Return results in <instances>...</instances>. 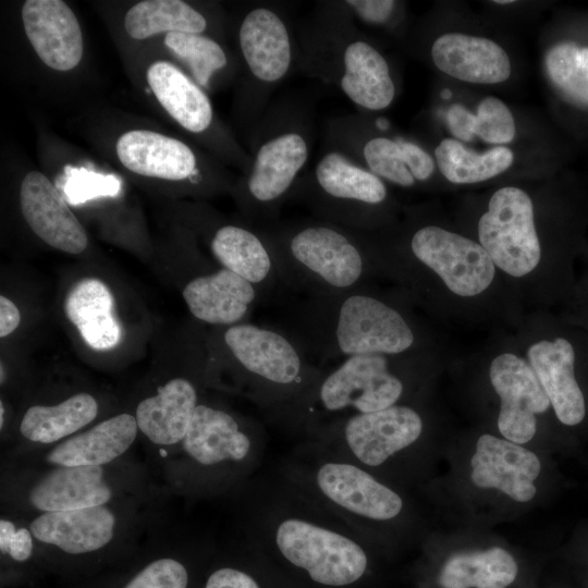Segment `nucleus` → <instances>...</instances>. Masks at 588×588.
<instances>
[{"instance_id": "nucleus-21", "label": "nucleus", "mask_w": 588, "mask_h": 588, "mask_svg": "<svg viewBox=\"0 0 588 588\" xmlns=\"http://www.w3.org/2000/svg\"><path fill=\"white\" fill-rule=\"evenodd\" d=\"M209 249L221 267L253 284L259 293L267 295L282 284L264 233L238 224H222L213 231Z\"/></svg>"}, {"instance_id": "nucleus-1", "label": "nucleus", "mask_w": 588, "mask_h": 588, "mask_svg": "<svg viewBox=\"0 0 588 588\" xmlns=\"http://www.w3.org/2000/svg\"><path fill=\"white\" fill-rule=\"evenodd\" d=\"M315 584L346 588L366 574V540L280 478L256 502L253 539Z\"/></svg>"}, {"instance_id": "nucleus-5", "label": "nucleus", "mask_w": 588, "mask_h": 588, "mask_svg": "<svg viewBox=\"0 0 588 588\" xmlns=\"http://www.w3.org/2000/svg\"><path fill=\"white\" fill-rule=\"evenodd\" d=\"M222 345L244 379L247 393L274 422L323 372L297 338L284 330L249 322L228 326Z\"/></svg>"}, {"instance_id": "nucleus-31", "label": "nucleus", "mask_w": 588, "mask_h": 588, "mask_svg": "<svg viewBox=\"0 0 588 588\" xmlns=\"http://www.w3.org/2000/svg\"><path fill=\"white\" fill-rule=\"evenodd\" d=\"M97 414L96 399L81 392L56 405L30 406L21 420L20 432L32 442L53 443L88 425Z\"/></svg>"}, {"instance_id": "nucleus-32", "label": "nucleus", "mask_w": 588, "mask_h": 588, "mask_svg": "<svg viewBox=\"0 0 588 588\" xmlns=\"http://www.w3.org/2000/svg\"><path fill=\"white\" fill-rule=\"evenodd\" d=\"M207 19L181 0H143L132 5L124 16L126 34L137 40L164 33L204 34Z\"/></svg>"}, {"instance_id": "nucleus-16", "label": "nucleus", "mask_w": 588, "mask_h": 588, "mask_svg": "<svg viewBox=\"0 0 588 588\" xmlns=\"http://www.w3.org/2000/svg\"><path fill=\"white\" fill-rule=\"evenodd\" d=\"M470 466L471 480L480 488L498 489L517 502H528L536 494L540 461L518 443L482 434Z\"/></svg>"}, {"instance_id": "nucleus-22", "label": "nucleus", "mask_w": 588, "mask_h": 588, "mask_svg": "<svg viewBox=\"0 0 588 588\" xmlns=\"http://www.w3.org/2000/svg\"><path fill=\"white\" fill-rule=\"evenodd\" d=\"M115 516L105 505L72 511L44 512L32 520L34 538L70 554L97 551L114 535Z\"/></svg>"}, {"instance_id": "nucleus-33", "label": "nucleus", "mask_w": 588, "mask_h": 588, "mask_svg": "<svg viewBox=\"0 0 588 588\" xmlns=\"http://www.w3.org/2000/svg\"><path fill=\"white\" fill-rule=\"evenodd\" d=\"M544 69L559 97L571 108L588 113V44L556 41L546 53Z\"/></svg>"}, {"instance_id": "nucleus-4", "label": "nucleus", "mask_w": 588, "mask_h": 588, "mask_svg": "<svg viewBox=\"0 0 588 588\" xmlns=\"http://www.w3.org/2000/svg\"><path fill=\"white\" fill-rule=\"evenodd\" d=\"M283 285L318 296L366 286L379 257L355 231L319 220L264 233Z\"/></svg>"}, {"instance_id": "nucleus-3", "label": "nucleus", "mask_w": 588, "mask_h": 588, "mask_svg": "<svg viewBox=\"0 0 588 588\" xmlns=\"http://www.w3.org/2000/svg\"><path fill=\"white\" fill-rule=\"evenodd\" d=\"M280 479L313 505L341 520L366 541L376 527L399 519L403 497L382 478L304 439L283 461Z\"/></svg>"}, {"instance_id": "nucleus-9", "label": "nucleus", "mask_w": 588, "mask_h": 588, "mask_svg": "<svg viewBox=\"0 0 588 588\" xmlns=\"http://www.w3.org/2000/svg\"><path fill=\"white\" fill-rule=\"evenodd\" d=\"M182 446L203 469L243 474L260 462L265 436L257 425L245 424L231 412L198 403Z\"/></svg>"}, {"instance_id": "nucleus-41", "label": "nucleus", "mask_w": 588, "mask_h": 588, "mask_svg": "<svg viewBox=\"0 0 588 588\" xmlns=\"http://www.w3.org/2000/svg\"><path fill=\"white\" fill-rule=\"evenodd\" d=\"M205 588H261V585L246 571L222 566L209 575Z\"/></svg>"}, {"instance_id": "nucleus-20", "label": "nucleus", "mask_w": 588, "mask_h": 588, "mask_svg": "<svg viewBox=\"0 0 588 588\" xmlns=\"http://www.w3.org/2000/svg\"><path fill=\"white\" fill-rule=\"evenodd\" d=\"M182 294L196 319L225 327L242 322L259 296L253 284L223 267L189 279Z\"/></svg>"}, {"instance_id": "nucleus-17", "label": "nucleus", "mask_w": 588, "mask_h": 588, "mask_svg": "<svg viewBox=\"0 0 588 588\" xmlns=\"http://www.w3.org/2000/svg\"><path fill=\"white\" fill-rule=\"evenodd\" d=\"M115 154L130 172L166 181L194 177L198 159L184 142L150 130H130L117 140Z\"/></svg>"}, {"instance_id": "nucleus-10", "label": "nucleus", "mask_w": 588, "mask_h": 588, "mask_svg": "<svg viewBox=\"0 0 588 588\" xmlns=\"http://www.w3.org/2000/svg\"><path fill=\"white\" fill-rule=\"evenodd\" d=\"M408 253L414 264L434 273L462 297L482 293L495 274L493 261L479 243L438 225L416 229Z\"/></svg>"}, {"instance_id": "nucleus-25", "label": "nucleus", "mask_w": 588, "mask_h": 588, "mask_svg": "<svg viewBox=\"0 0 588 588\" xmlns=\"http://www.w3.org/2000/svg\"><path fill=\"white\" fill-rule=\"evenodd\" d=\"M197 405L193 382L173 378L159 387L155 395L139 402L135 413L138 430L155 444L182 443Z\"/></svg>"}, {"instance_id": "nucleus-6", "label": "nucleus", "mask_w": 588, "mask_h": 588, "mask_svg": "<svg viewBox=\"0 0 588 588\" xmlns=\"http://www.w3.org/2000/svg\"><path fill=\"white\" fill-rule=\"evenodd\" d=\"M425 422L412 406L356 414L320 425L304 438L314 440L376 475L421 438Z\"/></svg>"}, {"instance_id": "nucleus-37", "label": "nucleus", "mask_w": 588, "mask_h": 588, "mask_svg": "<svg viewBox=\"0 0 588 588\" xmlns=\"http://www.w3.org/2000/svg\"><path fill=\"white\" fill-rule=\"evenodd\" d=\"M63 191L68 200L76 205L100 196H115L120 191V182L112 175L86 169H69Z\"/></svg>"}, {"instance_id": "nucleus-24", "label": "nucleus", "mask_w": 588, "mask_h": 588, "mask_svg": "<svg viewBox=\"0 0 588 588\" xmlns=\"http://www.w3.org/2000/svg\"><path fill=\"white\" fill-rule=\"evenodd\" d=\"M112 490L101 466H57L29 491L30 504L41 512H60L103 505Z\"/></svg>"}, {"instance_id": "nucleus-30", "label": "nucleus", "mask_w": 588, "mask_h": 588, "mask_svg": "<svg viewBox=\"0 0 588 588\" xmlns=\"http://www.w3.org/2000/svg\"><path fill=\"white\" fill-rule=\"evenodd\" d=\"M518 572L515 559L504 549L457 553L442 566L438 581L442 588H506Z\"/></svg>"}, {"instance_id": "nucleus-42", "label": "nucleus", "mask_w": 588, "mask_h": 588, "mask_svg": "<svg viewBox=\"0 0 588 588\" xmlns=\"http://www.w3.org/2000/svg\"><path fill=\"white\" fill-rule=\"evenodd\" d=\"M450 132L461 140L469 142L474 138L475 114L461 105H453L446 113Z\"/></svg>"}, {"instance_id": "nucleus-44", "label": "nucleus", "mask_w": 588, "mask_h": 588, "mask_svg": "<svg viewBox=\"0 0 588 588\" xmlns=\"http://www.w3.org/2000/svg\"><path fill=\"white\" fill-rule=\"evenodd\" d=\"M576 309L578 310L581 319L580 321L588 327V278L580 289L576 299Z\"/></svg>"}, {"instance_id": "nucleus-39", "label": "nucleus", "mask_w": 588, "mask_h": 588, "mask_svg": "<svg viewBox=\"0 0 588 588\" xmlns=\"http://www.w3.org/2000/svg\"><path fill=\"white\" fill-rule=\"evenodd\" d=\"M0 550L17 562H24L33 552V535L26 528L16 529L8 519L0 520Z\"/></svg>"}, {"instance_id": "nucleus-36", "label": "nucleus", "mask_w": 588, "mask_h": 588, "mask_svg": "<svg viewBox=\"0 0 588 588\" xmlns=\"http://www.w3.org/2000/svg\"><path fill=\"white\" fill-rule=\"evenodd\" d=\"M475 136L490 144H507L515 137V122L507 106L497 97H487L475 114Z\"/></svg>"}, {"instance_id": "nucleus-7", "label": "nucleus", "mask_w": 588, "mask_h": 588, "mask_svg": "<svg viewBox=\"0 0 588 588\" xmlns=\"http://www.w3.org/2000/svg\"><path fill=\"white\" fill-rule=\"evenodd\" d=\"M313 187L307 199L320 220L355 231L367 228L368 210L388 197L380 177L340 150H329L318 160Z\"/></svg>"}, {"instance_id": "nucleus-8", "label": "nucleus", "mask_w": 588, "mask_h": 588, "mask_svg": "<svg viewBox=\"0 0 588 588\" xmlns=\"http://www.w3.org/2000/svg\"><path fill=\"white\" fill-rule=\"evenodd\" d=\"M478 237L494 266L512 277L530 273L541 260L532 201L518 187H502L491 196Z\"/></svg>"}, {"instance_id": "nucleus-35", "label": "nucleus", "mask_w": 588, "mask_h": 588, "mask_svg": "<svg viewBox=\"0 0 588 588\" xmlns=\"http://www.w3.org/2000/svg\"><path fill=\"white\" fill-rule=\"evenodd\" d=\"M163 42L187 65L200 87H208L213 75L228 65L222 46L205 34L168 33Z\"/></svg>"}, {"instance_id": "nucleus-28", "label": "nucleus", "mask_w": 588, "mask_h": 588, "mask_svg": "<svg viewBox=\"0 0 588 588\" xmlns=\"http://www.w3.org/2000/svg\"><path fill=\"white\" fill-rule=\"evenodd\" d=\"M113 305L112 293L105 282L84 278L68 292L64 313L89 347L107 351L119 344L122 334Z\"/></svg>"}, {"instance_id": "nucleus-46", "label": "nucleus", "mask_w": 588, "mask_h": 588, "mask_svg": "<svg viewBox=\"0 0 588 588\" xmlns=\"http://www.w3.org/2000/svg\"><path fill=\"white\" fill-rule=\"evenodd\" d=\"M441 96L444 99H449L452 96V93L449 89H444V90H442Z\"/></svg>"}, {"instance_id": "nucleus-19", "label": "nucleus", "mask_w": 588, "mask_h": 588, "mask_svg": "<svg viewBox=\"0 0 588 588\" xmlns=\"http://www.w3.org/2000/svg\"><path fill=\"white\" fill-rule=\"evenodd\" d=\"M431 58L441 72L467 83L498 84L511 75L507 53L483 37L443 34L433 41Z\"/></svg>"}, {"instance_id": "nucleus-29", "label": "nucleus", "mask_w": 588, "mask_h": 588, "mask_svg": "<svg viewBox=\"0 0 588 588\" xmlns=\"http://www.w3.org/2000/svg\"><path fill=\"white\" fill-rule=\"evenodd\" d=\"M360 152L366 169L402 187L426 181L434 171V161L425 149L400 137H370L362 145Z\"/></svg>"}, {"instance_id": "nucleus-26", "label": "nucleus", "mask_w": 588, "mask_h": 588, "mask_svg": "<svg viewBox=\"0 0 588 588\" xmlns=\"http://www.w3.org/2000/svg\"><path fill=\"white\" fill-rule=\"evenodd\" d=\"M146 81L166 112L184 130L205 133L213 122V108L204 89L180 68L157 60L146 70Z\"/></svg>"}, {"instance_id": "nucleus-14", "label": "nucleus", "mask_w": 588, "mask_h": 588, "mask_svg": "<svg viewBox=\"0 0 588 588\" xmlns=\"http://www.w3.org/2000/svg\"><path fill=\"white\" fill-rule=\"evenodd\" d=\"M22 216L30 230L49 246L72 255L88 244L86 231L66 200L41 172H27L20 186Z\"/></svg>"}, {"instance_id": "nucleus-13", "label": "nucleus", "mask_w": 588, "mask_h": 588, "mask_svg": "<svg viewBox=\"0 0 588 588\" xmlns=\"http://www.w3.org/2000/svg\"><path fill=\"white\" fill-rule=\"evenodd\" d=\"M309 157L302 132L284 130L272 134L257 148L245 181L247 198L266 218L275 212L293 187Z\"/></svg>"}, {"instance_id": "nucleus-12", "label": "nucleus", "mask_w": 588, "mask_h": 588, "mask_svg": "<svg viewBox=\"0 0 588 588\" xmlns=\"http://www.w3.org/2000/svg\"><path fill=\"white\" fill-rule=\"evenodd\" d=\"M489 377L501 400L499 431L518 444L530 441L537 430L536 415L551 406L531 366L515 354L503 353L492 360Z\"/></svg>"}, {"instance_id": "nucleus-15", "label": "nucleus", "mask_w": 588, "mask_h": 588, "mask_svg": "<svg viewBox=\"0 0 588 588\" xmlns=\"http://www.w3.org/2000/svg\"><path fill=\"white\" fill-rule=\"evenodd\" d=\"M25 35L48 68L66 72L84 53L83 33L73 10L61 0H26L21 9Z\"/></svg>"}, {"instance_id": "nucleus-27", "label": "nucleus", "mask_w": 588, "mask_h": 588, "mask_svg": "<svg viewBox=\"0 0 588 588\" xmlns=\"http://www.w3.org/2000/svg\"><path fill=\"white\" fill-rule=\"evenodd\" d=\"M137 431L135 416L119 414L60 442L47 461L57 466H102L125 453Z\"/></svg>"}, {"instance_id": "nucleus-11", "label": "nucleus", "mask_w": 588, "mask_h": 588, "mask_svg": "<svg viewBox=\"0 0 588 588\" xmlns=\"http://www.w3.org/2000/svg\"><path fill=\"white\" fill-rule=\"evenodd\" d=\"M562 333L529 346L528 362L560 422L577 426L587 414V403L577 369L588 359V339Z\"/></svg>"}, {"instance_id": "nucleus-43", "label": "nucleus", "mask_w": 588, "mask_h": 588, "mask_svg": "<svg viewBox=\"0 0 588 588\" xmlns=\"http://www.w3.org/2000/svg\"><path fill=\"white\" fill-rule=\"evenodd\" d=\"M21 322V314L16 305L5 297L0 296V336L11 334Z\"/></svg>"}, {"instance_id": "nucleus-38", "label": "nucleus", "mask_w": 588, "mask_h": 588, "mask_svg": "<svg viewBox=\"0 0 588 588\" xmlns=\"http://www.w3.org/2000/svg\"><path fill=\"white\" fill-rule=\"evenodd\" d=\"M185 566L170 558L158 559L136 574L124 588H187Z\"/></svg>"}, {"instance_id": "nucleus-2", "label": "nucleus", "mask_w": 588, "mask_h": 588, "mask_svg": "<svg viewBox=\"0 0 588 588\" xmlns=\"http://www.w3.org/2000/svg\"><path fill=\"white\" fill-rule=\"evenodd\" d=\"M310 357L328 362L363 354H407L414 328L401 309L366 286L309 296L293 333Z\"/></svg>"}, {"instance_id": "nucleus-47", "label": "nucleus", "mask_w": 588, "mask_h": 588, "mask_svg": "<svg viewBox=\"0 0 588 588\" xmlns=\"http://www.w3.org/2000/svg\"><path fill=\"white\" fill-rule=\"evenodd\" d=\"M494 2L498 3V4H506V3H513L514 1H512V0H502V1L497 0Z\"/></svg>"}, {"instance_id": "nucleus-18", "label": "nucleus", "mask_w": 588, "mask_h": 588, "mask_svg": "<svg viewBox=\"0 0 588 588\" xmlns=\"http://www.w3.org/2000/svg\"><path fill=\"white\" fill-rule=\"evenodd\" d=\"M238 44L256 81L275 84L290 71L292 39L284 20L274 10L257 7L247 12L240 25Z\"/></svg>"}, {"instance_id": "nucleus-45", "label": "nucleus", "mask_w": 588, "mask_h": 588, "mask_svg": "<svg viewBox=\"0 0 588 588\" xmlns=\"http://www.w3.org/2000/svg\"><path fill=\"white\" fill-rule=\"evenodd\" d=\"M3 419H4V406L3 402H0V427H3Z\"/></svg>"}, {"instance_id": "nucleus-23", "label": "nucleus", "mask_w": 588, "mask_h": 588, "mask_svg": "<svg viewBox=\"0 0 588 588\" xmlns=\"http://www.w3.org/2000/svg\"><path fill=\"white\" fill-rule=\"evenodd\" d=\"M339 86L353 103L370 111L388 108L395 96L387 60L363 39H352L343 47Z\"/></svg>"}, {"instance_id": "nucleus-40", "label": "nucleus", "mask_w": 588, "mask_h": 588, "mask_svg": "<svg viewBox=\"0 0 588 588\" xmlns=\"http://www.w3.org/2000/svg\"><path fill=\"white\" fill-rule=\"evenodd\" d=\"M344 5L360 21L381 25L390 20L396 2L392 0H348L344 2Z\"/></svg>"}, {"instance_id": "nucleus-34", "label": "nucleus", "mask_w": 588, "mask_h": 588, "mask_svg": "<svg viewBox=\"0 0 588 588\" xmlns=\"http://www.w3.org/2000/svg\"><path fill=\"white\" fill-rule=\"evenodd\" d=\"M434 157L442 175L455 184L489 180L507 170L514 161L513 151L505 146L477 154L452 138L440 142L434 149Z\"/></svg>"}]
</instances>
